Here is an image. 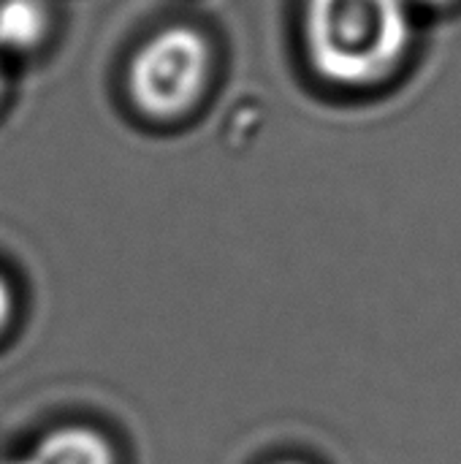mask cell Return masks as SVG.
<instances>
[{"instance_id": "8", "label": "cell", "mask_w": 461, "mask_h": 464, "mask_svg": "<svg viewBox=\"0 0 461 464\" xmlns=\"http://www.w3.org/2000/svg\"><path fill=\"white\" fill-rule=\"evenodd\" d=\"M291 464H293V462H291Z\"/></svg>"}, {"instance_id": "4", "label": "cell", "mask_w": 461, "mask_h": 464, "mask_svg": "<svg viewBox=\"0 0 461 464\" xmlns=\"http://www.w3.org/2000/svg\"><path fill=\"white\" fill-rule=\"evenodd\" d=\"M49 30L46 0H0V49H33Z\"/></svg>"}, {"instance_id": "2", "label": "cell", "mask_w": 461, "mask_h": 464, "mask_svg": "<svg viewBox=\"0 0 461 464\" xmlns=\"http://www.w3.org/2000/svg\"><path fill=\"white\" fill-rule=\"evenodd\" d=\"M209 76V46L193 27L152 35L130 63V92L141 111L177 117L196 103Z\"/></svg>"}, {"instance_id": "7", "label": "cell", "mask_w": 461, "mask_h": 464, "mask_svg": "<svg viewBox=\"0 0 461 464\" xmlns=\"http://www.w3.org/2000/svg\"><path fill=\"white\" fill-rule=\"evenodd\" d=\"M3 87H5V76H3V63H0V95H3Z\"/></svg>"}, {"instance_id": "1", "label": "cell", "mask_w": 461, "mask_h": 464, "mask_svg": "<svg viewBox=\"0 0 461 464\" xmlns=\"http://www.w3.org/2000/svg\"><path fill=\"white\" fill-rule=\"evenodd\" d=\"M307 52L315 71L337 84L389 76L410 46L408 0H307Z\"/></svg>"}, {"instance_id": "5", "label": "cell", "mask_w": 461, "mask_h": 464, "mask_svg": "<svg viewBox=\"0 0 461 464\" xmlns=\"http://www.w3.org/2000/svg\"><path fill=\"white\" fill-rule=\"evenodd\" d=\"M8 313H11V291H8V283L0 277V329L8 321Z\"/></svg>"}, {"instance_id": "3", "label": "cell", "mask_w": 461, "mask_h": 464, "mask_svg": "<svg viewBox=\"0 0 461 464\" xmlns=\"http://www.w3.org/2000/svg\"><path fill=\"white\" fill-rule=\"evenodd\" d=\"M30 464H114L109 440L87 427H60L27 454Z\"/></svg>"}, {"instance_id": "6", "label": "cell", "mask_w": 461, "mask_h": 464, "mask_svg": "<svg viewBox=\"0 0 461 464\" xmlns=\"http://www.w3.org/2000/svg\"><path fill=\"white\" fill-rule=\"evenodd\" d=\"M408 3H418V5H443L448 0H408Z\"/></svg>"}]
</instances>
